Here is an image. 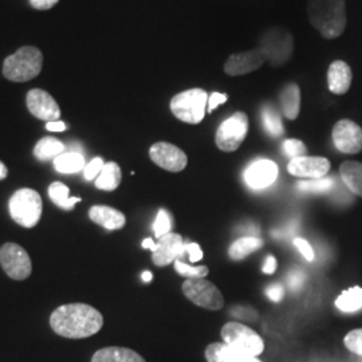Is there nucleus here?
<instances>
[{"instance_id":"nucleus-1","label":"nucleus","mask_w":362,"mask_h":362,"mask_svg":"<svg viewBox=\"0 0 362 362\" xmlns=\"http://www.w3.org/2000/svg\"><path fill=\"white\" fill-rule=\"evenodd\" d=\"M50 326L58 336L81 339L97 334L104 326V317L90 305L69 303L52 311Z\"/></svg>"},{"instance_id":"nucleus-2","label":"nucleus","mask_w":362,"mask_h":362,"mask_svg":"<svg viewBox=\"0 0 362 362\" xmlns=\"http://www.w3.org/2000/svg\"><path fill=\"white\" fill-rule=\"evenodd\" d=\"M308 16L311 26L325 39L341 37L346 28L345 0H309Z\"/></svg>"},{"instance_id":"nucleus-3","label":"nucleus","mask_w":362,"mask_h":362,"mask_svg":"<svg viewBox=\"0 0 362 362\" xmlns=\"http://www.w3.org/2000/svg\"><path fill=\"white\" fill-rule=\"evenodd\" d=\"M42 67V52L34 46H25L6 58L3 64V76L13 82H27L38 77Z\"/></svg>"},{"instance_id":"nucleus-4","label":"nucleus","mask_w":362,"mask_h":362,"mask_svg":"<svg viewBox=\"0 0 362 362\" xmlns=\"http://www.w3.org/2000/svg\"><path fill=\"white\" fill-rule=\"evenodd\" d=\"M8 209L16 224L25 228H33L38 224L43 212L42 197L31 188H22L11 196Z\"/></svg>"},{"instance_id":"nucleus-5","label":"nucleus","mask_w":362,"mask_h":362,"mask_svg":"<svg viewBox=\"0 0 362 362\" xmlns=\"http://www.w3.org/2000/svg\"><path fill=\"white\" fill-rule=\"evenodd\" d=\"M207 105V91L196 88L176 94L170 100V112L182 122L197 125L204 119Z\"/></svg>"},{"instance_id":"nucleus-6","label":"nucleus","mask_w":362,"mask_h":362,"mask_svg":"<svg viewBox=\"0 0 362 362\" xmlns=\"http://www.w3.org/2000/svg\"><path fill=\"white\" fill-rule=\"evenodd\" d=\"M259 49L263 52L266 62L269 61L274 67L286 65L293 57V35L285 28L272 27L262 35Z\"/></svg>"},{"instance_id":"nucleus-7","label":"nucleus","mask_w":362,"mask_h":362,"mask_svg":"<svg viewBox=\"0 0 362 362\" xmlns=\"http://www.w3.org/2000/svg\"><path fill=\"white\" fill-rule=\"evenodd\" d=\"M220 334L224 344L240 354L257 357L264 350V342L262 337L246 325L228 322L223 326Z\"/></svg>"},{"instance_id":"nucleus-8","label":"nucleus","mask_w":362,"mask_h":362,"mask_svg":"<svg viewBox=\"0 0 362 362\" xmlns=\"http://www.w3.org/2000/svg\"><path fill=\"white\" fill-rule=\"evenodd\" d=\"M248 117L243 112H236L235 115L221 122L216 134L215 143L221 152H235L246 140L248 134Z\"/></svg>"},{"instance_id":"nucleus-9","label":"nucleus","mask_w":362,"mask_h":362,"mask_svg":"<svg viewBox=\"0 0 362 362\" xmlns=\"http://www.w3.org/2000/svg\"><path fill=\"white\" fill-rule=\"evenodd\" d=\"M182 293L192 303L207 310H220L224 306V297L219 288L206 278L187 279L182 284Z\"/></svg>"},{"instance_id":"nucleus-10","label":"nucleus","mask_w":362,"mask_h":362,"mask_svg":"<svg viewBox=\"0 0 362 362\" xmlns=\"http://www.w3.org/2000/svg\"><path fill=\"white\" fill-rule=\"evenodd\" d=\"M0 264L13 281H25L33 272L31 258L23 247L6 243L0 248Z\"/></svg>"},{"instance_id":"nucleus-11","label":"nucleus","mask_w":362,"mask_h":362,"mask_svg":"<svg viewBox=\"0 0 362 362\" xmlns=\"http://www.w3.org/2000/svg\"><path fill=\"white\" fill-rule=\"evenodd\" d=\"M333 143L341 153L356 155L362 151V128L351 119H339L333 128Z\"/></svg>"},{"instance_id":"nucleus-12","label":"nucleus","mask_w":362,"mask_h":362,"mask_svg":"<svg viewBox=\"0 0 362 362\" xmlns=\"http://www.w3.org/2000/svg\"><path fill=\"white\" fill-rule=\"evenodd\" d=\"M149 156L156 165L173 173L184 170L188 164V157L182 149L164 141L153 144L149 149Z\"/></svg>"},{"instance_id":"nucleus-13","label":"nucleus","mask_w":362,"mask_h":362,"mask_svg":"<svg viewBox=\"0 0 362 362\" xmlns=\"http://www.w3.org/2000/svg\"><path fill=\"white\" fill-rule=\"evenodd\" d=\"M156 251L152 254V260L156 266L165 267L175 260L187 259L185 242L179 233H169L158 239L156 243Z\"/></svg>"},{"instance_id":"nucleus-14","label":"nucleus","mask_w":362,"mask_h":362,"mask_svg":"<svg viewBox=\"0 0 362 362\" xmlns=\"http://www.w3.org/2000/svg\"><path fill=\"white\" fill-rule=\"evenodd\" d=\"M27 109L38 119L52 122L58 121L61 117V109L52 94L42 89H33L27 93Z\"/></svg>"},{"instance_id":"nucleus-15","label":"nucleus","mask_w":362,"mask_h":362,"mask_svg":"<svg viewBox=\"0 0 362 362\" xmlns=\"http://www.w3.org/2000/svg\"><path fill=\"white\" fill-rule=\"evenodd\" d=\"M287 170L290 175L302 179H321L330 170V161L318 156H302L291 158Z\"/></svg>"},{"instance_id":"nucleus-16","label":"nucleus","mask_w":362,"mask_h":362,"mask_svg":"<svg viewBox=\"0 0 362 362\" xmlns=\"http://www.w3.org/2000/svg\"><path fill=\"white\" fill-rule=\"evenodd\" d=\"M266 64V58L260 49L250 52H235L224 64V73L230 77H239L259 70Z\"/></svg>"},{"instance_id":"nucleus-17","label":"nucleus","mask_w":362,"mask_h":362,"mask_svg":"<svg viewBox=\"0 0 362 362\" xmlns=\"http://www.w3.org/2000/svg\"><path fill=\"white\" fill-rule=\"evenodd\" d=\"M278 177V165L272 160H257L254 161L245 173L246 182L254 189L267 188L275 182Z\"/></svg>"},{"instance_id":"nucleus-18","label":"nucleus","mask_w":362,"mask_h":362,"mask_svg":"<svg viewBox=\"0 0 362 362\" xmlns=\"http://www.w3.org/2000/svg\"><path fill=\"white\" fill-rule=\"evenodd\" d=\"M353 81V73L350 66L344 61H334L327 70V86L329 90L336 95L348 93Z\"/></svg>"},{"instance_id":"nucleus-19","label":"nucleus","mask_w":362,"mask_h":362,"mask_svg":"<svg viewBox=\"0 0 362 362\" xmlns=\"http://www.w3.org/2000/svg\"><path fill=\"white\" fill-rule=\"evenodd\" d=\"M89 218L95 224L104 227L109 231L121 230L127 224L125 215L116 208L109 206H93L89 209Z\"/></svg>"},{"instance_id":"nucleus-20","label":"nucleus","mask_w":362,"mask_h":362,"mask_svg":"<svg viewBox=\"0 0 362 362\" xmlns=\"http://www.w3.org/2000/svg\"><path fill=\"white\" fill-rule=\"evenodd\" d=\"M91 362H146L137 351L121 348V346H109L95 351Z\"/></svg>"},{"instance_id":"nucleus-21","label":"nucleus","mask_w":362,"mask_h":362,"mask_svg":"<svg viewBox=\"0 0 362 362\" xmlns=\"http://www.w3.org/2000/svg\"><path fill=\"white\" fill-rule=\"evenodd\" d=\"M281 106H282V112L284 116L294 121L297 119L300 112V89L297 83L291 82L287 83L284 90L281 93Z\"/></svg>"},{"instance_id":"nucleus-22","label":"nucleus","mask_w":362,"mask_h":362,"mask_svg":"<svg viewBox=\"0 0 362 362\" xmlns=\"http://www.w3.org/2000/svg\"><path fill=\"white\" fill-rule=\"evenodd\" d=\"M339 175L344 184L357 196L362 197V163L345 161L339 167Z\"/></svg>"},{"instance_id":"nucleus-23","label":"nucleus","mask_w":362,"mask_h":362,"mask_svg":"<svg viewBox=\"0 0 362 362\" xmlns=\"http://www.w3.org/2000/svg\"><path fill=\"white\" fill-rule=\"evenodd\" d=\"M121 179H122V172L119 165L115 161L105 163L104 168L95 179V188L101 191H107V192L115 191L119 187Z\"/></svg>"},{"instance_id":"nucleus-24","label":"nucleus","mask_w":362,"mask_h":362,"mask_svg":"<svg viewBox=\"0 0 362 362\" xmlns=\"http://www.w3.org/2000/svg\"><path fill=\"white\" fill-rule=\"evenodd\" d=\"M65 144L59 140L54 137H43L35 145L34 156L39 161H54L58 156L65 153Z\"/></svg>"},{"instance_id":"nucleus-25","label":"nucleus","mask_w":362,"mask_h":362,"mask_svg":"<svg viewBox=\"0 0 362 362\" xmlns=\"http://www.w3.org/2000/svg\"><path fill=\"white\" fill-rule=\"evenodd\" d=\"M52 163H54L55 170L59 173H64V175L78 173L86 167L85 157L82 153H78V152H65V153L58 156Z\"/></svg>"},{"instance_id":"nucleus-26","label":"nucleus","mask_w":362,"mask_h":362,"mask_svg":"<svg viewBox=\"0 0 362 362\" xmlns=\"http://www.w3.org/2000/svg\"><path fill=\"white\" fill-rule=\"evenodd\" d=\"M49 196L52 203L65 211H70L81 202V197H70V189L64 182L55 181L49 187Z\"/></svg>"},{"instance_id":"nucleus-27","label":"nucleus","mask_w":362,"mask_h":362,"mask_svg":"<svg viewBox=\"0 0 362 362\" xmlns=\"http://www.w3.org/2000/svg\"><path fill=\"white\" fill-rule=\"evenodd\" d=\"M262 246H263L262 239L255 238V236H245V238H240L233 242L228 250V255L233 260H242L248 257L250 254L258 251Z\"/></svg>"},{"instance_id":"nucleus-28","label":"nucleus","mask_w":362,"mask_h":362,"mask_svg":"<svg viewBox=\"0 0 362 362\" xmlns=\"http://www.w3.org/2000/svg\"><path fill=\"white\" fill-rule=\"evenodd\" d=\"M336 306L344 313H354L362 309V287H351L345 290L336 299Z\"/></svg>"},{"instance_id":"nucleus-29","label":"nucleus","mask_w":362,"mask_h":362,"mask_svg":"<svg viewBox=\"0 0 362 362\" xmlns=\"http://www.w3.org/2000/svg\"><path fill=\"white\" fill-rule=\"evenodd\" d=\"M262 122L266 132L272 136V137H281L284 136L285 129H284V124H282V118L279 116V113L270 106H264L262 109Z\"/></svg>"},{"instance_id":"nucleus-30","label":"nucleus","mask_w":362,"mask_h":362,"mask_svg":"<svg viewBox=\"0 0 362 362\" xmlns=\"http://www.w3.org/2000/svg\"><path fill=\"white\" fill-rule=\"evenodd\" d=\"M204 354L208 362H235L240 353L235 351L224 342H214L208 345Z\"/></svg>"},{"instance_id":"nucleus-31","label":"nucleus","mask_w":362,"mask_h":362,"mask_svg":"<svg viewBox=\"0 0 362 362\" xmlns=\"http://www.w3.org/2000/svg\"><path fill=\"white\" fill-rule=\"evenodd\" d=\"M175 270L179 275L187 278V279H200L206 278L208 275L207 266H191L187 262H182L180 259L175 260Z\"/></svg>"},{"instance_id":"nucleus-32","label":"nucleus","mask_w":362,"mask_h":362,"mask_svg":"<svg viewBox=\"0 0 362 362\" xmlns=\"http://www.w3.org/2000/svg\"><path fill=\"white\" fill-rule=\"evenodd\" d=\"M332 177H321V179H311L310 181H300L298 182V189L305 192H326L333 187Z\"/></svg>"},{"instance_id":"nucleus-33","label":"nucleus","mask_w":362,"mask_h":362,"mask_svg":"<svg viewBox=\"0 0 362 362\" xmlns=\"http://www.w3.org/2000/svg\"><path fill=\"white\" fill-rule=\"evenodd\" d=\"M172 228V218L169 215L167 209H160L157 214L155 223H153V231H155L156 238L160 239L161 236L170 233Z\"/></svg>"},{"instance_id":"nucleus-34","label":"nucleus","mask_w":362,"mask_h":362,"mask_svg":"<svg viewBox=\"0 0 362 362\" xmlns=\"http://www.w3.org/2000/svg\"><path fill=\"white\" fill-rule=\"evenodd\" d=\"M282 149L285 152V155L290 158H296V157H302V156H308V146L305 145L303 141L297 140V139H290L286 140Z\"/></svg>"},{"instance_id":"nucleus-35","label":"nucleus","mask_w":362,"mask_h":362,"mask_svg":"<svg viewBox=\"0 0 362 362\" xmlns=\"http://www.w3.org/2000/svg\"><path fill=\"white\" fill-rule=\"evenodd\" d=\"M345 346L354 354L362 356V329H356L351 330L350 333L346 334L345 339Z\"/></svg>"},{"instance_id":"nucleus-36","label":"nucleus","mask_w":362,"mask_h":362,"mask_svg":"<svg viewBox=\"0 0 362 362\" xmlns=\"http://www.w3.org/2000/svg\"><path fill=\"white\" fill-rule=\"evenodd\" d=\"M104 160L101 157H95L93 158L89 164H86V167L83 169V176L86 180H95L98 177V175L101 173V170L104 168Z\"/></svg>"},{"instance_id":"nucleus-37","label":"nucleus","mask_w":362,"mask_h":362,"mask_svg":"<svg viewBox=\"0 0 362 362\" xmlns=\"http://www.w3.org/2000/svg\"><path fill=\"white\" fill-rule=\"evenodd\" d=\"M305 274L300 272L299 269H296L287 275V281H288V286L293 291H299L302 288V286L305 284Z\"/></svg>"},{"instance_id":"nucleus-38","label":"nucleus","mask_w":362,"mask_h":362,"mask_svg":"<svg viewBox=\"0 0 362 362\" xmlns=\"http://www.w3.org/2000/svg\"><path fill=\"white\" fill-rule=\"evenodd\" d=\"M294 246L297 247L298 251L303 255V258L306 259L308 262H313L314 260V251L311 248L310 243L302 238H296L294 239Z\"/></svg>"},{"instance_id":"nucleus-39","label":"nucleus","mask_w":362,"mask_h":362,"mask_svg":"<svg viewBox=\"0 0 362 362\" xmlns=\"http://www.w3.org/2000/svg\"><path fill=\"white\" fill-rule=\"evenodd\" d=\"M228 101V95L224 94V93H212L211 95H208V105L207 112L208 113H212L218 106H220L224 103Z\"/></svg>"},{"instance_id":"nucleus-40","label":"nucleus","mask_w":362,"mask_h":362,"mask_svg":"<svg viewBox=\"0 0 362 362\" xmlns=\"http://www.w3.org/2000/svg\"><path fill=\"white\" fill-rule=\"evenodd\" d=\"M185 251H187V259L192 263L200 262L203 259V250L197 243H185Z\"/></svg>"},{"instance_id":"nucleus-41","label":"nucleus","mask_w":362,"mask_h":362,"mask_svg":"<svg viewBox=\"0 0 362 362\" xmlns=\"http://www.w3.org/2000/svg\"><path fill=\"white\" fill-rule=\"evenodd\" d=\"M266 294H267V297L272 299V302L278 303V302H281V300H282L285 291H284V287H282V285L275 284V285H272L269 288H267Z\"/></svg>"},{"instance_id":"nucleus-42","label":"nucleus","mask_w":362,"mask_h":362,"mask_svg":"<svg viewBox=\"0 0 362 362\" xmlns=\"http://www.w3.org/2000/svg\"><path fill=\"white\" fill-rule=\"evenodd\" d=\"M59 0H30V4L33 8L39 11H46L52 8Z\"/></svg>"},{"instance_id":"nucleus-43","label":"nucleus","mask_w":362,"mask_h":362,"mask_svg":"<svg viewBox=\"0 0 362 362\" xmlns=\"http://www.w3.org/2000/svg\"><path fill=\"white\" fill-rule=\"evenodd\" d=\"M262 270H263L264 274H267V275L274 274L275 270H276V259L274 258V257H267L263 267H262Z\"/></svg>"},{"instance_id":"nucleus-44","label":"nucleus","mask_w":362,"mask_h":362,"mask_svg":"<svg viewBox=\"0 0 362 362\" xmlns=\"http://www.w3.org/2000/svg\"><path fill=\"white\" fill-rule=\"evenodd\" d=\"M46 129L49 132H65L66 124L62 121H52L46 124Z\"/></svg>"},{"instance_id":"nucleus-45","label":"nucleus","mask_w":362,"mask_h":362,"mask_svg":"<svg viewBox=\"0 0 362 362\" xmlns=\"http://www.w3.org/2000/svg\"><path fill=\"white\" fill-rule=\"evenodd\" d=\"M156 247L157 246H156V243L153 242L152 238H146L143 242V248H145V250H151L152 252H155Z\"/></svg>"},{"instance_id":"nucleus-46","label":"nucleus","mask_w":362,"mask_h":362,"mask_svg":"<svg viewBox=\"0 0 362 362\" xmlns=\"http://www.w3.org/2000/svg\"><path fill=\"white\" fill-rule=\"evenodd\" d=\"M235 362H262L257 357H251V356H245V354H239L236 357V361Z\"/></svg>"},{"instance_id":"nucleus-47","label":"nucleus","mask_w":362,"mask_h":362,"mask_svg":"<svg viewBox=\"0 0 362 362\" xmlns=\"http://www.w3.org/2000/svg\"><path fill=\"white\" fill-rule=\"evenodd\" d=\"M8 175V169L0 161V180H4Z\"/></svg>"},{"instance_id":"nucleus-48","label":"nucleus","mask_w":362,"mask_h":362,"mask_svg":"<svg viewBox=\"0 0 362 362\" xmlns=\"http://www.w3.org/2000/svg\"><path fill=\"white\" fill-rule=\"evenodd\" d=\"M141 278H143L144 282L148 284V282H151V281L153 279V275H152V272H144Z\"/></svg>"}]
</instances>
